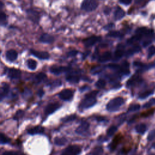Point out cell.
<instances>
[{"mask_svg":"<svg viewBox=\"0 0 155 155\" xmlns=\"http://www.w3.org/2000/svg\"><path fill=\"white\" fill-rule=\"evenodd\" d=\"M113 26H114V24H109V25L105 26V27H106L105 28H106V30H108V29H109V28H111L113 27Z\"/></svg>","mask_w":155,"mask_h":155,"instance_id":"cell-52","label":"cell"},{"mask_svg":"<svg viewBox=\"0 0 155 155\" xmlns=\"http://www.w3.org/2000/svg\"><path fill=\"white\" fill-rule=\"evenodd\" d=\"M150 43H151V41H150V40H148V41H145L142 43V44H143L144 47H147L148 45H149V44H150Z\"/></svg>","mask_w":155,"mask_h":155,"instance_id":"cell-51","label":"cell"},{"mask_svg":"<svg viewBox=\"0 0 155 155\" xmlns=\"http://www.w3.org/2000/svg\"><path fill=\"white\" fill-rule=\"evenodd\" d=\"M153 31L146 27H140L136 30V34L142 36H150L153 34Z\"/></svg>","mask_w":155,"mask_h":155,"instance_id":"cell-17","label":"cell"},{"mask_svg":"<svg viewBox=\"0 0 155 155\" xmlns=\"http://www.w3.org/2000/svg\"><path fill=\"white\" fill-rule=\"evenodd\" d=\"M108 67H109L110 69H111L112 70H119V69H120V66L119 65L115 64H109Z\"/></svg>","mask_w":155,"mask_h":155,"instance_id":"cell-43","label":"cell"},{"mask_svg":"<svg viewBox=\"0 0 155 155\" xmlns=\"http://www.w3.org/2000/svg\"><path fill=\"white\" fill-rule=\"evenodd\" d=\"M153 94V90H147L145 91L142 93H141V94H139V98L143 100V99H145L147 97H148L149 96H150L151 95H152Z\"/></svg>","mask_w":155,"mask_h":155,"instance_id":"cell-30","label":"cell"},{"mask_svg":"<svg viewBox=\"0 0 155 155\" xmlns=\"http://www.w3.org/2000/svg\"><path fill=\"white\" fill-rule=\"evenodd\" d=\"M119 72L122 75H128L130 73L129 71V64L127 61L124 62L122 64L121 67L119 69Z\"/></svg>","mask_w":155,"mask_h":155,"instance_id":"cell-20","label":"cell"},{"mask_svg":"<svg viewBox=\"0 0 155 155\" xmlns=\"http://www.w3.org/2000/svg\"><path fill=\"white\" fill-rule=\"evenodd\" d=\"M124 100L122 97H116L110 100L107 104V110L109 112H115L119 110V109L124 104Z\"/></svg>","mask_w":155,"mask_h":155,"instance_id":"cell-2","label":"cell"},{"mask_svg":"<svg viewBox=\"0 0 155 155\" xmlns=\"http://www.w3.org/2000/svg\"><path fill=\"white\" fill-rule=\"evenodd\" d=\"M23 115H24V112H23L22 111H21V110L18 111V112H16V115H15L14 118H15V119H18L19 118H21V117L23 116Z\"/></svg>","mask_w":155,"mask_h":155,"instance_id":"cell-45","label":"cell"},{"mask_svg":"<svg viewBox=\"0 0 155 155\" xmlns=\"http://www.w3.org/2000/svg\"><path fill=\"white\" fill-rule=\"evenodd\" d=\"M79 75L75 73H69L66 77V81L70 83H78L79 81Z\"/></svg>","mask_w":155,"mask_h":155,"instance_id":"cell-19","label":"cell"},{"mask_svg":"<svg viewBox=\"0 0 155 155\" xmlns=\"http://www.w3.org/2000/svg\"><path fill=\"white\" fill-rule=\"evenodd\" d=\"M103 153V148L101 147H98L92 151L91 155H102Z\"/></svg>","mask_w":155,"mask_h":155,"instance_id":"cell-33","label":"cell"},{"mask_svg":"<svg viewBox=\"0 0 155 155\" xmlns=\"http://www.w3.org/2000/svg\"><path fill=\"white\" fill-rule=\"evenodd\" d=\"M54 37L52 35L48 34H43L39 39V41L44 44H52L54 42Z\"/></svg>","mask_w":155,"mask_h":155,"instance_id":"cell-13","label":"cell"},{"mask_svg":"<svg viewBox=\"0 0 155 155\" xmlns=\"http://www.w3.org/2000/svg\"><path fill=\"white\" fill-rule=\"evenodd\" d=\"M97 119L98 121H100H100H103V120L105 119L104 118H100H100H97Z\"/></svg>","mask_w":155,"mask_h":155,"instance_id":"cell-53","label":"cell"},{"mask_svg":"<svg viewBox=\"0 0 155 155\" xmlns=\"http://www.w3.org/2000/svg\"><path fill=\"white\" fill-rule=\"evenodd\" d=\"M155 55V46H151L148 50V58H150Z\"/></svg>","mask_w":155,"mask_h":155,"instance_id":"cell-37","label":"cell"},{"mask_svg":"<svg viewBox=\"0 0 155 155\" xmlns=\"http://www.w3.org/2000/svg\"><path fill=\"white\" fill-rule=\"evenodd\" d=\"M89 126H90V125H89L88 122H87L86 121L82 122L81 124V125L76 130V132L79 135L84 134V133H87V132L88 130Z\"/></svg>","mask_w":155,"mask_h":155,"instance_id":"cell-14","label":"cell"},{"mask_svg":"<svg viewBox=\"0 0 155 155\" xmlns=\"http://www.w3.org/2000/svg\"><path fill=\"white\" fill-rule=\"evenodd\" d=\"M153 113V110H149V111H147V112H144V113H142V114H141V116H142V117H147V116L151 115Z\"/></svg>","mask_w":155,"mask_h":155,"instance_id":"cell-46","label":"cell"},{"mask_svg":"<svg viewBox=\"0 0 155 155\" xmlns=\"http://www.w3.org/2000/svg\"><path fill=\"white\" fill-rule=\"evenodd\" d=\"M46 78H47L46 75L44 73L41 72V73H38V74L35 76L34 81H35L36 83L38 84V83H40V82H41L42 81H43Z\"/></svg>","mask_w":155,"mask_h":155,"instance_id":"cell-28","label":"cell"},{"mask_svg":"<svg viewBox=\"0 0 155 155\" xmlns=\"http://www.w3.org/2000/svg\"><path fill=\"white\" fill-rule=\"evenodd\" d=\"M8 77L12 79H19L21 76V72L20 70L11 68L8 70L7 72Z\"/></svg>","mask_w":155,"mask_h":155,"instance_id":"cell-10","label":"cell"},{"mask_svg":"<svg viewBox=\"0 0 155 155\" xmlns=\"http://www.w3.org/2000/svg\"><path fill=\"white\" fill-rule=\"evenodd\" d=\"M2 155H24V154L18 152V151H4Z\"/></svg>","mask_w":155,"mask_h":155,"instance_id":"cell-40","label":"cell"},{"mask_svg":"<svg viewBox=\"0 0 155 155\" xmlns=\"http://www.w3.org/2000/svg\"><path fill=\"white\" fill-rule=\"evenodd\" d=\"M30 53L33 55L34 56L40 59H48L50 58V55L47 52H43V51H38L34 49L30 50Z\"/></svg>","mask_w":155,"mask_h":155,"instance_id":"cell-6","label":"cell"},{"mask_svg":"<svg viewBox=\"0 0 155 155\" xmlns=\"http://www.w3.org/2000/svg\"><path fill=\"white\" fill-rule=\"evenodd\" d=\"M78 53V52L77 50H72L70 52H69L67 55L69 56H75L77 53Z\"/></svg>","mask_w":155,"mask_h":155,"instance_id":"cell-48","label":"cell"},{"mask_svg":"<svg viewBox=\"0 0 155 155\" xmlns=\"http://www.w3.org/2000/svg\"><path fill=\"white\" fill-rule=\"evenodd\" d=\"M123 139V136L121 133L116 135L113 138L112 142L110 144V149L111 151H113L116 149L117 146L121 142Z\"/></svg>","mask_w":155,"mask_h":155,"instance_id":"cell-11","label":"cell"},{"mask_svg":"<svg viewBox=\"0 0 155 155\" xmlns=\"http://www.w3.org/2000/svg\"><path fill=\"white\" fill-rule=\"evenodd\" d=\"M6 58L10 62H13L18 58V53L15 50L10 49L6 52Z\"/></svg>","mask_w":155,"mask_h":155,"instance_id":"cell-15","label":"cell"},{"mask_svg":"<svg viewBox=\"0 0 155 155\" xmlns=\"http://www.w3.org/2000/svg\"><path fill=\"white\" fill-rule=\"evenodd\" d=\"M135 130L136 132L139 134L144 135L147 131V126L143 123L139 124L136 125V126L135 127Z\"/></svg>","mask_w":155,"mask_h":155,"instance_id":"cell-24","label":"cell"},{"mask_svg":"<svg viewBox=\"0 0 155 155\" xmlns=\"http://www.w3.org/2000/svg\"><path fill=\"white\" fill-rule=\"evenodd\" d=\"M76 118V116L75 115H73V116H68L65 119H64V121L65 122H69V121H70L72 120H73Z\"/></svg>","mask_w":155,"mask_h":155,"instance_id":"cell-49","label":"cell"},{"mask_svg":"<svg viewBox=\"0 0 155 155\" xmlns=\"http://www.w3.org/2000/svg\"><path fill=\"white\" fill-rule=\"evenodd\" d=\"M112 58V55L111 52H104L102 55H101L98 58V61L100 63H104L107 61H110Z\"/></svg>","mask_w":155,"mask_h":155,"instance_id":"cell-22","label":"cell"},{"mask_svg":"<svg viewBox=\"0 0 155 155\" xmlns=\"http://www.w3.org/2000/svg\"><path fill=\"white\" fill-rule=\"evenodd\" d=\"M154 138H155V130H151L149 133L147 139L149 141H151L153 140Z\"/></svg>","mask_w":155,"mask_h":155,"instance_id":"cell-42","label":"cell"},{"mask_svg":"<svg viewBox=\"0 0 155 155\" xmlns=\"http://www.w3.org/2000/svg\"><path fill=\"white\" fill-rule=\"evenodd\" d=\"M98 91L95 90L90 92L85 96L84 100L79 104V109L84 110L94 106L97 103V96L98 94Z\"/></svg>","mask_w":155,"mask_h":155,"instance_id":"cell-1","label":"cell"},{"mask_svg":"<svg viewBox=\"0 0 155 155\" xmlns=\"http://www.w3.org/2000/svg\"><path fill=\"white\" fill-rule=\"evenodd\" d=\"M74 95V92L71 89H64L58 94L59 97L64 101L71 100Z\"/></svg>","mask_w":155,"mask_h":155,"instance_id":"cell-5","label":"cell"},{"mask_svg":"<svg viewBox=\"0 0 155 155\" xmlns=\"http://www.w3.org/2000/svg\"><path fill=\"white\" fill-rule=\"evenodd\" d=\"M125 11L120 7H118L114 12V18L116 21H119L122 19L125 16Z\"/></svg>","mask_w":155,"mask_h":155,"instance_id":"cell-18","label":"cell"},{"mask_svg":"<svg viewBox=\"0 0 155 155\" xmlns=\"http://www.w3.org/2000/svg\"><path fill=\"white\" fill-rule=\"evenodd\" d=\"M0 21H1V24L2 25H5L7 22V16L4 12H1L0 15Z\"/></svg>","mask_w":155,"mask_h":155,"instance_id":"cell-38","label":"cell"},{"mask_svg":"<svg viewBox=\"0 0 155 155\" xmlns=\"http://www.w3.org/2000/svg\"><path fill=\"white\" fill-rule=\"evenodd\" d=\"M124 35L119 31H111L107 35V37L112 38H121Z\"/></svg>","mask_w":155,"mask_h":155,"instance_id":"cell-29","label":"cell"},{"mask_svg":"<svg viewBox=\"0 0 155 155\" xmlns=\"http://www.w3.org/2000/svg\"><path fill=\"white\" fill-rule=\"evenodd\" d=\"M70 69V68L69 67H63V66L53 67V66L50 68V72L54 75H58L61 73H63L69 71Z\"/></svg>","mask_w":155,"mask_h":155,"instance_id":"cell-8","label":"cell"},{"mask_svg":"<svg viewBox=\"0 0 155 155\" xmlns=\"http://www.w3.org/2000/svg\"><path fill=\"white\" fill-rule=\"evenodd\" d=\"M147 0H135V3L137 4H142Z\"/></svg>","mask_w":155,"mask_h":155,"instance_id":"cell-50","label":"cell"},{"mask_svg":"<svg viewBox=\"0 0 155 155\" xmlns=\"http://www.w3.org/2000/svg\"><path fill=\"white\" fill-rule=\"evenodd\" d=\"M151 147H152V148H153L155 149V142H154L152 144Z\"/></svg>","mask_w":155,"mask_h":155,"instance_id":"cell-54","label":"cell"},{"mask_svg":"<svg viewBox=\"0 0 155 155\" xmlns=\"http://www.w3.org/2000/svg\"><path fill=\"white\" fill-rule=\"evenodd\" d=\"M141 108V106L138 104H134L131 105L129 109H128V112H136L138 111Z\"/></svg>","mask_w":155,"mask_h":155,"instance_id":"cell-36","label":"cell"},{"mask_svg":"<svg viewBox=\"0 0 155 155\" xmlns=\"http://www.w3.org/2000/svg\"><path fill=\"white\" fill-rule=\"evenodd\" d=\"M81 152V148L77 145H70L62 153L61 155H79Z\"/></svg>","mask_w":155,"mask_h":155,"instance_id":"cell-4","label":"cell"},{"mask_svg":"<svg viewBox=\"0 0 155 155\" xmlns=\"http://www.w3.org/2000/svg\"><path fill=\"white\" fill-rule=\"evenodd\" d=\"M67 142V139L64 138H56L55 139V144L62 146L66 144Z\"/></svg>","mask_w":155,"mask_h":155,"instance_id":"cell-31","label":"cell"},{"mask_svg":"<svg viewBox=\"0 0 155 155\" xmlns=\"http://www.w3.org/2000/svg\"><path fill=\"white\" fill-rule=\"evenodd\" d=\"M101 40V38L97 36H92L86 38L83 41V44L85 47H90L94 46Z\"/></svg>","mask_w":155,"mask_h":155,"instance_id":"cell-7","label":"cell"},{"mask_svg":"<svg viewBox=\"0 0 155 155\" xmlns=\"http://www.w3.org/2000/svg\"><path fill=\"white\" fill-rule=\"evenodd\" d=\"M117 130H118L117 127H116V126H111V127L107 130V136H112V135H113L115 134V133L117 131Z\"/></svg>","mask_w":155,"mask_h":155,"instance_id":"cell-35","label":"cell"},{"mask_svg":"<svg viewBox=\"0 0 155 155\" xmlns=\"http://www.w3.org/2000/svg\"><path fill=\"white\" fill-rule=\"evenodd\" d=\"M132 0H119V3L125 6L130 5L132 3Z\"/></svg>","mask_w":155,"mask_h":155,"instance_id":"cell-44","label":"cell"},{"mask_svg":"<svg viewBox=\"0 0 155 155\" xmlns=\"http://www.w3.org/2000/svg\"><path fill=\"white\" fill-rule=\"evenodd\" d=\"M142 82V79L139 76H134L130 78L127 82V86L128 87L136 86L138 84H140Z\"/></svg>","mask_w":155,"mask_h":155,"instance_id":"cell-16","label":"cell"},{"mask_svg":"<svg viewBox=\"0 0 155 155\" xmlns=\"http://www.w3.org/2000/svg\"><path fill=\"white\" fill-rule=\"evenodd\" d=\"M9 91V85L6 83L3 84L1 88V100H3V98L8 94Z\"/></svg>","mask_w":155,"mask_h":155,"instance_id":"cell-26","label":"cell"},{"mask_svg":"<svg viewBox=\"0 0 155 155\" xmlns=\"http://www.w3.org/2000/svg\"><path fill=\"white\" fill-rule=\"evenodd\" d=\"M106 82L104 79H99L96 83H95V86L98 88H103L106 87Z\"/></svg>","mask_w":155,"mask_h":155,"instance_id":"cell-34","label":"cell"},{"mask_svg":"<svg viewBox=\"0 0 155 155\" xmlns=\"http://www.w3.org/2000/svg\"><path fill=\"white\" fill-rule=\"evenodd\" d=\"M155 104V100L153 99V100H150L148 103L145 104V106H144V107H150L151 105H153Z\"/></svg>","mask_w":155,"mask_h":155,"instance_id":"cell-47","label":"cell"},{"mask_svg":"<svg viewBox=\"0 0 155 155\" xmlns=\"http://www.w3.org/2000/svg\"><path fill=\"white\" fill-rule=\"evenodd\" d=\"M141 49L140 46H134L133 47H132V48L129 49V50L127 51L126 55H127V56H130L133 55L135 54V53H136L139 52L141 51Z\"/></svg>","mask_w":155,"mask_h":155,"instance_id":"cell-27","label":"cell"},{"mask_svg":"<svg viewBox=\"0 0 155 155\" xmlns=\"http://www.w3.org/2000/svg\"><path fill=\"white\" fill-rule=\"evenodd\" d=\"M98 7V3L97 0H84L81 6V9L87 12L94 11Z\"/></svg>","mask_w":155,"mask_h":155,"instance_id":"cell-3","label":"cell"},{"mask_svg":"<svg viewBox=\"0 0 155 155\" xmlns=\"http://www.w3.org/2000/svg\"><path fill=\"white\" fill-rule=\"evenodd\" d=\"M28 18L34 22H38L40 20V15L37 12L32 10H29L27 11Z\"/></svg>","mask_w":155,"mask_h":155,"instance_id":"cell-23","label":"cell"},{"mask_svg":"<svg viewBox=\"0 0 155 155\" xmlns=\"http://www.w3.org/2000/svg\"><path fill=\"white\" fill-rule=\"evenodd\" d=\"M130 148H127L126 147L122 148L118 155H127V153L130 151Z\"/></svg>","mask_w":155,"mask_h":155,"instance_id":"cell-41","label":"cell"},{"mask_svg":"<svg viewBox=\"0 0 155 155\" xmlns=\"http://www.w3.org/2000/svg\"><path fill=\"white\" fill-rule=\"evenodd\" d=\"M60 107V104L58 103H53L49 104L46 106L44 110V113L46 115H49L55 111H56Z\"/></svg>","mask_w":155,"mask_h":155,"instance_id":"cell-9","label":"cell"},{"mask_svg":"<svg viewBox=\"0 0 155 155\" xmlns=\"http://www.w3.org/2000/svg\"><path fill=\"white\" fill-rule=\"evenodd\" d=\"M28 132L30 135H37V134H43L44 132V128L41 126H36L30 129Z\"/></svg>","mask_w":155,"mask_h":155,"instance_id":"cell-21","label":"cell"},{"mask_svg":"<svg viewBox=\"0 0 155 155\" xmlns=\"http://www.w3.org/2000/svg\"><path fill=\"white\" fill-rule=\"evenodd\" d=\"M27 66L30 70H35L37 67V62L33 59H29L27 61Z\"/></svg>","mask_w":155,"mask_h":155,"instance_id":"cell-25","label":"cell"},{"mask_svg":"<svg viewBox=\"0 0 155 155\" xmlns=\"http://www.w3.org/2000/svg\"><path fill=\"white\" fill-rule=\"evenodd\" d=\"M124 54V47L122 44H119L114 53V61L121 59Z\"/></svg>","mask_w":155,"mask_h":155,"instance_id":"cell-12","label":"cell"},{"mask_svg":"<svg viewBox=\"0 0 155 155\" xmlns=\"http://www.w3.org/2000/svg\"><path fill=\"white\" fill-rule=\"evenodd\" d=\"M10 139L4 134L1 133V144H7L9 142Z\"/></svg>","mask_w":155,"mask_h":155,"instance_id":"cell-39","label":"cell"},{"mask_svg":"<svg viewBox=\"0 0 155 155\" xmlns=\"http://www.w3.org/2000/svg\"><path fill=\"white\" fill-rule=\"evenodd\" d=\"M141 38H142V37L141 35L136 34V35L132 37V38H130V39H129L127 40V43L129 44H132L135 43V42L139 41Z\"/></svg>","mask_w":155,"mask_h":155,"instance_id":"cell-32","label":"cell"}]
</instances>
